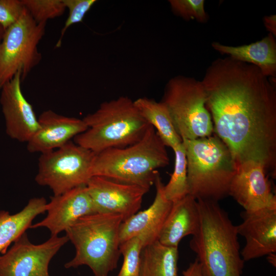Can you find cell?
Wrapping results in <instances>:
<instances>
[{
  "label": "cell",
  "instance_id": "6da1fadb",
  "mask_svg": "<svg viewBox=\"0 0 276 276\" xmlns=\"http://www.w3.org/2000/svg\"><path fill=\"white\" fill-rule=\"evenodd\" d=\"M214 132L237 164L253 161L275 176L276 90L257 66L217 58L202 80Z\"/></svg>",
  "mask_w": 276,
  "mask_h": 276
},
{
  "label": "cell",
  "instance_id": "7a4b0ae2",
  "mask_svg": "<svg viewBox=\"0 0 276 276\" xmlns=\"http://www.w3.org/2000/svg\"><path fill=\"white\" fill-rule=\"evenodd\" d=\"M196 200L199 225L190 247L196 255L202 276H242L245 262L236 225L218 202Z\"/></svg>",
  "mask_w": 276,
  "mask_h": 276
},
{
  "label": "cell",
  "instance_id": "3957f363",
  "mask_svg": "<svg viewBox=\"0 0 276 276\" xmlns=\"http://www.w3.org/2000/svg\"><path fill=\"white\" fill-rule=\"evenodd\" d=\"M169 163L166 146L150 126L139 142L95 153L91 175L149 190L158 173L157 169Z\"/></svg>",
  "mask_w": 276,
  "mask_h": 276
},
{
  "label": "cell",
  "instance_id": "277c9868",
  "mask_svg": "<svg viewBox=\"0 0 276 276\" xmlns=\"http://www.w3.org/2000/svg\"><path fill=\"white\" fill-rule=\"evenodd\" d=\"M123 217L113 213H96L82 216L65 230L75 247V256L66 268L87 265L95 276H108L120 256V228Z\"/></svg>",
  "mask_w": 276,
  "mask_h": 276
},
{
  "label": "cell",
  "instance_id": "5b68a950",
  "mask_svg": "<svg viewBox=\"0 0 276 276\" xmlns=\"http://www.w3.org/2000/svg\"><path fill=\"white\" fill-rule=\"evenodd\" d=\"M82 119L87 129L74 142L95 153L131 145L141 140L150 126L127 96L102 103Z\"/></svg>",
  "mask_w": 276,
  "mask_h": 276
},
{
  "label": "cell",
  "instance_id": "8992f818",
  "mask_svg": "<svg viewBox=\"0 0 276 276\" xmlns=\"http://www.w3.org/2000/svg\"><path fill=\"white\" fill-rule=\"evenodd\" d=\"M189 194L196 199L218 202L228 196L237 164L225 144L215 133L183 140Z\"/></svg>",
  "mask_w": 276,
  "mask_h": 276
},
{
  "label": "cell",
  "instance_id": "52a82bcc",
  "mask_svg": "<svg viewBox=\"0 0 276 276\" xmlns=\"http://www.w3.org/2000/svg\"><path fill=\"white\" fill-rule=\"evenodd\" d=\"M160 101L167 107L182 140L209 136L214 132L201 81L183 75L172 77L166 84Z\"/></svg>",
  "mask_w": 276,
  "mask_h": 276
},
{
  "label": "cell",
  "instance_id": "ba28073f",
  "mask_svg": "<svg viewBox=\"0 0 276 276\" xmlns=\"http://www.w3.org/2000/svg\"><path fill=\"white\" fill-rule=\"evenodd\" d=\"M45 25L36 22L25 7L19 19L5 31L0 42V90L17 72L23 80L39 63L38 45Z\"/></svg>",
  "mask_w": 276,
  "mask_h": 276
},
{
  "label": "cell",
  "instance_id": "9c48e42d",
  "mask_svg": "<svg viewBox=\"0 0 276 276\" xmlns=\"http://www.w3.org/2000/svg\"><path fill=\"white\" fill-rule=\"evenodd\" d=\"M95 153L72 141L63 146L40 154L35 180L48 187L54 195L86 186L92 177Z\"/></svg>",
  "mask_w": 276,
  "mask_h": 276
},
{
  "label": "cell",
  "instance_id": "30bf717a",
  "mask_svg": "<svg viewBox=\"0 0 276 276\" xmlns=\"http://www.w3.org/2000/svg\"><path fill=\"white\" fill-rule=\"evenodd\" d=\"M68 241L66 235L51 236L44 242L34 244L24 233L0 256V276H50V261Z\"/></svg>",
  "mask_w": 276,
  "mask_h": 276
},
{
  "label": "cell",
  "instance_id": "8fae6325",
  "mask_svg": "<svg viewBox=\"0 0 276 276\" xmlns=\"http://www.w3.org/2000/svg\"><path fill=\"white\" fill-rule=\"evenodd\" d=\"M86 187L97 213L120 215L123 221L137 212L149 189L93 176Z\"/></svg>",
  "mask_w": 276,
  "mask_h": 276
},
{
  "label": "cell",
  "instance_id": "7c38bea8",
  "mask_svg": "<svg viewBox=\"0 0 276 276\" xmlns=\"http://www.w3.org/2000/svg\"><path fill=\"white\" fill-rule=\"evenodd\" d=\"M21 72L1 88L0 104L6 132L12 139L27 143L38 130L39 125L32 105L21 89Z\"/></svg>",
  "mask_w": 276,
  "mask_h": 276
},
{
  "label": "cell",
  "instance_id": "4fadbf2b",
  "mask_svg": "<svg viewBox=\"0 0 276 276\" xmlns=\"http://www.w3.org/2000/svg\"><path fill=\"white\" fill-rule=\"evenodd\" d=\"M242 222L236 225L245 239L241 255L244 262L276 253V204L241 213Z\"/></svg>",
  "mask_w": 276,
  "mask_h": 276
},
{
  "label": "cell",
  "instance_id": "5bb4252c",
  "mask_svg": "<svg viewBox=\"0 0 276 276\" xmlns=\"http://www.w3.org/2000/svg\"><path fill=\"white\" fill-rule=\"evenodd\" d=\"M266 170L260 163L247 161L237 164L228 196L245 211H254L276 204Z\"/></svg>",
  "mask_w": 276,
  "mask_h": 276
},
{
  "label": "cell",
  "instance_id": "9a60e30c",
  "mask_svg": "<svg viewBox=\"0 0 276 276\" xmlns=\"http://www.w3.org/2000/svg\"><path fill=\"white\" fill-rule=\"evenodd\" d=\"M47 216L30 228L46 227L51 236H58L80 217L97 213L86 186H80L51 197Z\"/></svg>",
  "mask_w": 276,
  "mask_h": 276
},
{
  "label": "cell",
  "instance_id": "2e32d148",
  "mask_svg": "<svg viewBox=\"0 0 276 276\" xmlns=\"http://www.w3.org/2000/svg\"><path fill=\"white\" fill-rule=\"evenodd\" d=\"M156 195L151 205L124 220L120 228V244L134 237L140 236L145 246L157 241L164 223L171 210L172 202L165 196L164 185L158 173L154 183Z\"/></svg>",
  "mask_w": 276,
  "mask_h": 276
},
{
  "label": "cell",
  "instance_id": "e0dca14e",
  "mask_svg": "<svg viewBox=\"0 0 276 276\" xmlns=\"http://www.w3.org/2000/svg\"><path fill=\"white\" fill-rule=\"evenodd\" d=\"M38 118L39 128L27 143L30 153L42 154L58 149L87 129L83 119L59 114L50 109L43 111Z\"/></svg>",
  "mask_w": 276,
  "mask_h": 276
},
{
  "label": "cell",
  "instance_id": "ac0fdd59",
  "mask_svg": "<svg viewBox=\"0 0 276 276\" xmlns=\"http://www.w3.org/2000/svg\"><path fill=\"white\" fill-rule=\"evenodd\" d=\"M199 225L196 199L190 194L172 202L171 210L164 223L158 241L162 244L178 247L181 240L195 235Z\"/></svg>",
  "mask_w": 276,
  "mask_h": 276
},
{
  "label": "cell",
  "instance_id": "d6986e66",
  "mask_svg": "<svg viewBox=\"0 0 276 276\" xmlns=\"http://www.w3.org/2000/svg\"><path fill=\"white\" fill-rule=\"evenodd\" d=\"M212 48L222 54L258 67L266 76H276V40L271 33L255 42L239 46H231L213 42Z\"/></svg>",
  "mask_w": 276,
  "mask_h": 276
},
{
  "label": "cell",
  "instance_id": "ffe728a7",
  "mask_svg": "<svg viewBox=\"0 0 276 276\" xmlns=\"http://www.w3.org/2000/svg\"><path fill=\"white\" fill-rule=\"evenodd\" d=\"M47 204L44 197H35L15 214L0 211V253H5L12 243L30 228L33 219L46 211Z\"/></svg>",
  "mask_w": 276,
  "mask_h": 276
},
{
  "label": "cell",
  "instance_id": "44dd1931",
  "mask_svg": "<svg viewBox=\"0 0 276 276\" xmlns=\"http://www.w3.org/2000/svg\"><path fill=\"white\" fill-rule=\"evenodd\" d=\"M178 247L158 240L144 246L140 257V276H178Z\"/></svg>",
  "mask_w": 276,
  "mask_h": 276
},
{
  "label": "cell",
  "instance_id": "7402d4cb",
  "mask_svg": "<svg viewBox=\"0 0 276 276\" xmlns=\"http://www.w3.org/2000/svg\"><path fill=\"white\" fill-rule=\"evenodd\" d=\"M133 102L141 116L154 128L166 147L173 149L182 142L174 128L167 107L162 101L142 97Z\"/></svg>",
  "mask_w": 276,
  "mask_h": 276
},
{
  "label": "cell",
  "instance_id": "603a6c76",
  "mask_svg": "<svg viewBox=\"0 0 276 276\" xmlns=\"http://www.w3.org/2000/svg\"><path fill=\"white\" fill-rule=\"evenodd\" d=\"M173 150L175 154L174 171L164 188L165 197L172 202L189 194L186 150L182 142Z\"/></svg>",
  "mask_w": 276,
  "mask_h": 276
},
{
  "label": "cell",
  "instance_id": "cb8c5ba5",
  "mask_svg": "<svg viewBox=\"0 0 276 276\" xmlns=\"http://www.w3.org/2000/svg\"><path fill=\"white\" fill-rule=\"evenodd\" d=\"M145 245L144 240L140 236L131 238L120 244L123 263L117 276H140V257Z\"/></svg>",
  "mask_w": 276,
  "mask_h": 276
},
{
  "label": "cell",
  "instance_id": "d4e9b609",
  "mask_svg": "<svg viewBox=\"0 0 276 276\" xmlns=\"http://www.w3.org/2000/svg\"><path fill=\"white\" fill-rule=\"evenodd\" d=\"M28 12L37 23L61 16L66 9L63 0H21Z\"/></svg>",
  "mask_w": 276,
  "mask_h": 276
},
{
  "label": "cell",
  "instance_id": "484cf974",
  "mask_svg": "<svg viewBox=\"0 0 276 276\" xmlns=\"http://www.w3.org/2000/svg\"><path fill=\"white\" fill-rule=\"evenodd\" d=\"M169 3L172 12L186 20L204 23L209 19L203 0H170Z\"/></svg>",
  "mask_w": 276,
  "mask_h": 276
},
{
  "label": "cell",
  "instance_id": "4316f807",
  "mask_svg": "<svg viewBox=\"0 0 276 276\" xmlns=\"http://www.w3.org/2000/svg\"><path fill=\"white\" fill-rule=\"evenodd\" d=\"M66 9L69 11L68 16L61 30L60 36L55 48H60L65 32L72 25L82 21L86 14L89 11L96 0H63Z\"/></svg>",
  "mask_w": 276,
  "mask_h": 276
},
{
  "label": "cell",
  "instance_id": "83f0119b",
  "mask_svg": "<svg viewBox=\"0 0 276 276\" xmlns=\"http://www.w3.org/2000/svg\"><path fill=\"white\" fill-rule=\"evenodd\" d=\"M24 8L21 0H0V26L4 31L19 19Z\"/></svg>",
  "mask_w": 276,
  "mask_h": 276
},
{
  "label": "cell",
  "instance_id": "f1b7e54d",
  "mask_svg": "<svg viewBox=\"0 0 276 276\" xmlns=\"http://www.w3.org/2000/svg\"><path fill=\"white\" fill-rule=\"evenodd\" d=\"M182 276H202L200 265L196 258L182 271Z\"/></svg>",
  "mask_w": 276,
  "mask_h": 276
},
{
  "label": "cell",
  "instance_id": "f546056e",
  "mask_svg": "<svg viewBox=\"0 0 276 276\" xmlns=\"http://www.w3.org/2000/svg\"><path fill=\"white\" fill-rule=\"evenodd\" d=\"M263 22L264 26L269 33L272 34L275 37L276 36V15L272 14L265 16L263 18Z\"/></svg>",
  "mask_w": 276,
  "mask_h": 276
},
{
  "label": "cell",
  "instance_id": "4dcf8cb0",
  "mask_svg": "<svg viewBox=\"0 0 276 276\" xmlns=\"http://www.w3.org/2000/svg\"><path fill=\"white\" fill-rule=\"evenodd\" d=\"M268 262L273 266H275V253H272L267 255Z\"/></svg>",
  "mask_w": 276,
  "mask_h": 276
},
{
  "label": "cell",
  "instance_id": "1f68e13d",
  "mask_svg": "<svg viewBox=\"0 0 276 276\" xmlns=\"http://www.w3.org/2000/svg\"><path fill=\"white\" fill-rule=\"evenodd\" d=\"M4 32V30L0 26V42L2 39Z\"/></svg>",
  "mask_w": 276,
  "mask_h": 276
}]
</instances>
